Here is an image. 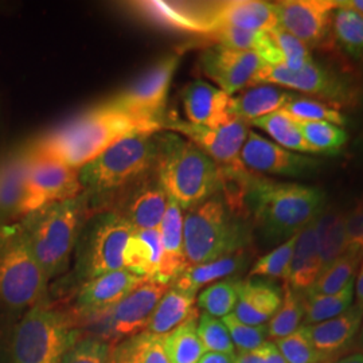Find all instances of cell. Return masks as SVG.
<instances>
[{
    "mask_svg": "<svg viewBox=\"0 0 363 363\" xmlns=\"http://www.w3.org/2000/svg\"><path fill=\"white\" fill-rule=\"evenodd\" d=\"M281 303L283 289L271 281L241 280L233 315L245 325H265L272 319Z\"/></svg>",
    "mask_w": 363,
    "mask_h": 363,
    "instance_id": "obj_24",
    "label": "cell"
},
{
    "mask_svg": "<svg viewBox=\"0 0 363 363\" xmlns=\"http://www.w3.org/2000/svg\"><path fill=\"white\" fill-rule=\"evenodd\" d=\"M274 345L288 363H327L335 361L315 349L303 325L294 334L274 340Z\"/></svg>",
    "mask_w": 363,
    "mask_h": 363,
    "instance_id": "obj_42",
    "label": "cell"
},
{
    "mask_svg": "<svg viewBox=\"0 0 363 363\" xmlns=\"http://www.w3.org/2000/svg\"><path fill=\"white\" fill-rule=\"evenodd\" d=\"M281 111L296 123L325 121L335 124L337 127H343L346 124V117L343 116L337 108L310 97L296 96Z\"/></svg>",
    "mask_w": 363,
    "mask_h": 363,
    "instance_id": "obj_40",
    "label": "cell"
},
{
    "mask_svg": "<svg viewBox=\"0 0 363 363\" xmlns=\"http://www.w3.org/2000/svg\"><path fill=\"white\" fill-rule=\"evenodd\" d=\"M183 217L184 216L181 206L169 199L166 214L159 226L162 241V261L156 279L169 286L189 268L184 253Z\"/></svg>",
    "mask_w": 363,
    "mask_h": 363,
    "instance_id": "obj_25",
    "label": "cell"
},
{
    "mask_svg": "<svg viewBox=\"0 0 363 363\" xmlns=\"http://www.w3.org/2000/svg\"><path fill=\"white\" fill-rule=\"evenodd\" d=\"M84 193L77 169L30 155L22 218L39 208L65 202Z\"/></svg>",
    "mask_w": 363,
    "mask_h": 363,
    "instance_id": "obj_13",
    "label": "cell"
},
{
    "mask_svg": "<svg viewBox=\"0 0 363 363\" xmlns=\"http://www.w3.org/2000/svg\"><path fill=\"white\" fill-rule=\"evenodd\" d=\"M363 261V256L346 252L339 259L325 269L318 277V280L307 291L303 292L304 296H316V295H334L342 291L345 286L355 279L359 264Z\"/></svg>",
    "mask_w": 363,
    "mask_h": 363,
    "instance_id": "obj_34",
    "label": "cell"
},
{
    "mask_svg": "<svg viewBox=\"0 0 363 363\" xmlns=\"http://www.w3.org/2000/svg\"><path fill=\"white\" fill-rule=\"evenodd\" d=\"M183 237L189 267L245 250L250 241L242 216L234 213L218 193L187 210Z\"/></svg>",
    "mask_w": 363,
    "mask_h": 363,
    "instance_id": "obj_7",
    "label": "cell"
},
{
    "mask_svg": "<svg viewBox=\"0 0 363 363\" xmlns=\"http://www.w3.org/2000/svg\"><path fill=\"white\" fill-rule=\"evenodd\" d=\"M163 128L179 133L210 156L220 169H247L241 163V150L247 142L249 127L241 120H233L218 128L195 125L175 120L164 123Z\"/></svg>",
    "mask_w": 363,
    "mask_h": 363,
    "instance_id": "obj_14",
    "label": "cell"
},
{
    "mask_svg": "<svg viewBox=\"0 0 363 363\" xmlns=\"http://www.w3.org/2000/svg\"><path fill=\"white\" fill-rule=\"evenodd\" d=\"M82 337L69 307L43 298L13 327L10 363H61Z\"/></svg>",
    "mask_w": 363,
    "mask_h": 363,
    "instance_id": "obj_6",
    "label": "cell"
},
{
    "mask_svg": "<svg viewBox=\"0 0 363 363\" xmlns=\"http://www.w3.org/2000/svg\"><path fill=\"white\" fill-rule=\"evenodd\" d=\"M304 320L303 292L294 291L288 284L283 286V303L268 322V337L273 340L294 334Z\"/></svg>",
    "mask_w": 363,
    "mask_h": 363,
    "instance_id": "obj_37",
    "label": "cell"
},
{
    "mask_svg": "<svg viewBox=\"0 0 363 363\" xmlns=\"http://www.w3.org/2000/svg\"><path fill=\"white\" fill-rule=\"evenodd\" d=\"M13 328L0 325V363H10V349Z\"/></svg>",
    "mask_w": 363,
    "mask_h": 363,
    "instance_id": "obj_51",
    "label": "cell"
},
{
    "mask_svg": "<svg viewBox=\"0 0 363 363\" xmlns=\"http://www.w3.org/2000/svg\"><path fill=\"white\" fill-rule=\"evenodd\" d=\"M133 229L117 211L97 214L77 242L76 276L82 283L124 268V250Z\"/></svg>",
    "mask_w": 363,
    "mask_h": 363,
    "instance_id": "obj_9",
    "label": "cell"
},
{
    "mask_svg": "<svg viewBox=\"0 0 363 363\" xmlns=\"http://www.w3.org/2000/svg\"><path fill=\"white\" fill-rule=\"evenodd\" d=\"M217 45L234 50L253 52L259 55L267 40L268 31H249L234 27H217L206 34Z\"/></svg>",
    "mask_w": 363,
    "mask_h": 363,
    "instance_id": "obj_43",
    "label": "cell"
},
{
    "mask_svg": "<svg viewBox=\"0 0 363 363\" xmlns=\"http://www.w3.org/2000/svg\"><path fill=\"white\" fill-rule=\"evenodd\" d=\"M240 159L250 172L283 177H301L320 166L318 159L288 151L253 130H249Z\"/></svg>",
    "mask_w": 363,
    "mask_h": 363,
    "instance_id": "obj_17",
    "label": "cell"
},
{
    "mask_svg": "<svg viewBox=\"0 0 363 363\" xmlns=\"http://www.w3.org/2000/svg\"><path fill=\"white\" fill-rule=\"evenodd\" d=\"M48 284L19 220L0 223V325L13 328L49 296Z\"/></svg>",
    "mask_w": 363,
    "mask_h": 363,
    "instance_id": "obj_3",
    "label": "cell"
},
{
    "mask_svg": "<svg viewBox=\"0 0 363 363\" xmlns=\"http://www.w3.org/2000/svg\"><path fill=\"white\" fill-rule=\"evenodd\" d=\"M162 261L159 229L130 234L124 250V268L144 279L156 280Z\"/></svg>",
    "mask_w": 363,
    "mask_h": 363,
    "instance_id": "obj_30",
    "label": "cell"
},
{
    "mask_svg": "<svg viewBox=\"0 0 363 363\" xmlns=\"http://www.w3.org/2000/svg\"><path fill=\"white\" fill-rule=\"evenodd\" d=\"M145 280L147 279L142 276L123 268L82 283L73 306H69V310L77 320L81 334L96 318L113 308Z\"/></svg>",
    "mask_w": 363,
    "mask_h": 363,
    "instance_id": "obj_15",
    "label": "cell"
},
{
    "mask_svg": "<svg viewBox=\"0 0 363 363\" xmlns=\"http://www.w3.org/2000/svg\"><path fill=\"white\" fill-rule=\"evenodd\" d=\"M181 96L187 121L191 124L218 128L235 120L229 111L230 96L206 81L190 82Z\"/></svg>",
    "mask_w": 363,
    "mask_h": 363,
    "instance_id": "obj_21",
    "label": "cell"
},
{
    "mask_svg": "<svg viewBox=\"0 0 363 363\" xmlns=\"http://www.w3.org/2000/svg\"><path fill=\"white\" fill-rule=\"evenodd\" d=\"M295 97V93L274 85H257L232 96L229 111L234 118L249 124L256 118L281 111Z\"/></svg>",
    "mask_w": 363,
    "mask_h": 363,
    "instance_id": "obj_26",
    "label": "cell"
},
{
    "mask_svg": "<svg viewBox=\"0 0 363 363\" xmlns=\"http://www.w3.org/2000/svg\"><path fill=\"white\" fill-rule=\"evenodd\" d=\"M362 148H363V142H362Z\"/></svg>",
    "mask_w": 363,
    "mask_h": 363,
    "instance_id": "obj_57",
    "label": "cell"
},
{
    "mask_svg": "<svg viewBox=\"0 0 363 363\" xmlns=\"http://www.w3.org/2000/svg\"><path fill=\"white\" fill-rule=\"evenodd\" d=\"M222 322L229 331L234 347L240 352L256 350L265 342H268L267 340L268 339L267 325H245V323L240 322L233 313L222 318Z\"/></svg>",
    "mask_w": 363,
    "mask_h": 363,
    "instance_id": "obj_46",
    "label": "cell"
},
{
    "mask_svg": "<svg viewBox=\"0 0 363 363\" xmlns=\"http://www.w3.org/2000/svg\"><path fill=\"white\" fill-rule=\"evenodd\" d=\"M195 303L196 295L169 286L166 295L157 303L144 331L155 337H166L187 320L199 316Z\"/></svg>",
    "mask_w": 363,
    "mask_h": 363,
    "instance_id": "obj_27",
    "label": "cell"
},
{
    "mask_svg": "<svg viewBox=\"0 0 363 363\" xmlns=\"http://www.w3.org/2000/svg\"><path fill=\"white\" fill-rule=\"evenodd\" d=\"M304 296V295H303ZM355 298V279L334 295L304 296L303 325H316L347 311Z\"/></svg>",
    "mask_w": 363,
    "mask_h": 363,
    "instance_id": "obj_33",
    "label": "cell"
},
{
    "mask_svg": "<svg viewBox=\"0 0 363 363\" xmlns=\"http://www.w3.org/2000/svg\"><path fill=\"white\" fill-rule=\"evenodd\" d=\"M347 252L363 256V199L357 203L347 216H345Z\"/></svg>",
    "mask_w": 363,
    "mask_h": 363,
    "instance_id": "obj_48",
    "label": "cell"
},
{
    "mask_svg": "<svg viewBox=\"0 0 363 363\" xmlns=\"http://www.w3.org/2000/svg\"><path fill=\"white\" fill-rule=\"evenodd\" d=\"M198 337L202 342L203 350L206 352H223V354H235L232 337L222 319L214 318L208 313H199L198 325H196Z\"/></svg>",
    "mask_w": 363,
    "mask_h": 363,
    "instance_id": "obj_44",
    "label": "cell"
},
{
    "mask_svg": "<svg viewBox=\"0 0 363 363\" xmlns=\"http://www.w3.org/2000/svg\"><path fill=\"white\" fill-rule=\"evenodd\" d=\"M296 123V121H295ZM313 155H337L347 143V132L342 127L325 121L296 123Z\"/></svg>",
    "mask_w": 363,
    "mask_h": 363,
    "instance_id": "obj_38",
    "label": "cell"
},
{
    "mask_svg": "<svg viewBox=\"0 0 363 363\" xmlns=\"http://www.w3.org/2000/svg\"><path fill=\"white\" fill-rule=\"evenodd\" d=\"M340 3L350 7L352 10H355L357 13H361L363 16V0H343Z\"/></svg>",
    "mask_w": 363,
    "mask_h": 363,
    "instance_id": "obj_55",
    "label": "cell"
},
{
    "mask_svg": "<svg viewBox=\"0 0 363 363\" xmlns=\"http://www.w3.org/2000/svg\"><path fill=\"white\" fill-rule=\"evenodd\" d=\"M156 177L169 199L190 210L217 194L220 166L181 135L156 133Z\"/></svg>",
    "mask_w": 363,
    "mask_h": 363,
    "instance_id": "obj_4",
    "label": "cell"
},
{
    "mask_svg": "<svg viewBox=\"0 0 363 363\" xmlns=\"http://www.w3.org/2000/svg\"><path fill=\"white\" fill-rule=\"evenodd\" d=\"M257 85H274L286 91L310 94L334 108L352 104L355 99V91L347 79L334 70L325 69L315 60L298 70H291L284 65L264 64L253 78L250 88Z\"/></svg>",
    "mask_w": 363,
    "mask_h": 363,
    "instance_id": "obj_11",
    "label": "cell"
},
{
    "mask_svg": "<svg viewBox=\"0 0 363 363\" xmlns=\"http://www.w3.org/2000/svg\"><path fill=\"white\" fill-rule=\"evenodd\" d=\"M169 284L147 279L113 308L96 318L82 330V335L94 337L111 345L143 333L160 298Z\"/></svg>",
    "mask_w": 363,
    "mask_h": 363,
    "instance_id": "obj_10",
    "label": "cell"
},
{
    "mask_svg": "<svg viewBox=\"0 0 363 363\" xmlns=\"http://www.w3.org/2000/svg\"><path fill=\"white\" fill-rule=\"evenodd\" d=\"M235 363H288L274 342H265L259 349L235 355Z\"/></svg>",
    "mask_w": 363,
    "mask_h": 363,
    "instance_id": "obj_49",
    "label": "cell"
},
{
    "mask_svg": "<svg viewBox=\"0 0 363 363\" xmlns=\"http://www.w3.org/2000/svg\"><path fill=\"white\" fill-rule=\"evenodd\" d=\"M28 163L27 144L0 155V223L21 220L23 216Z\"/></svg>",
    "mask_w": 363,
    "mask_h": 363,
    "instance_id": "obj_20",
    "label": "cell"
},
{
    "mask_svg": "<svg viewBox=\"0 0 363 363\" xmlns=\"http://www.w3.org/2000/svg\"><path fill=\"white\" fill-rule=\"evenodd\" d=\"M237 354H223V352H206L202 355L198 363H235Z\"/></svg>",
    "mask_w": 363,
    "mask_h": 363,
    "instance_id": "obj_52",
    "label": "cell"
},
{
    "mask_svg": "<svg viewBox=\"0 0 363 363\" xmlns=\"http://www.w3.org/2000/svg\"><path fill=\"white\" fill-rule=\"evenodd\" d=\"M355 298H357V304L363 307V264L361 271L358 273V277L355 279Z\"/></svg>",
    "mask_w": 363,
    "mask_h": 363,
    "instance_id": "obj_53",
    "label": "cell"
},
{
    "mask_svg": "<svg viewBox=\"0 0 363 363\" xmlns=\"http://www.w3.org/2000/svg\"><path fill=\"white\" fill-rule=\"evenodd\" d=\"M247 253L241 250L206 264L189 267L171 286L196 295L202 286L234 277L247 267Z\"/></svg>",
    "mask_w": 363,
    "mask_h": 363,
    "instance_id": "obj_29",
    "label": "cell"
},
{
    "mask_svg": "<svg viewBox=\"0 0 363 363\" xmlns=\"http://www.w3.org/2000/svg\"><path fill=\"white\" fill-rule=\"evenodd\" d=\"M249 124L268 133L272 138V142L288 151L313 155L311 147L304 140L298 124L291 117L286 116L283 111H277L271 115L259 117L250 121Z\"/></svg>",
    "mask_w": 363,
    "mask_h": 363,
    "instance_id": "obj_32",
    "label": "cell"
},
{
    "mask_svg": "<svg viewBox=\"0 0 363 363\" xmlns=\"http://www.w3.org/2000/svg\"><path fill=\"white\" fill-rule=\"evenodd\" d=\"M331 363H363V354H351L347 357L335 359Z\"/></svg>",
    "mask_w": 363,
    "mask_h": 363,
    "instance_id": "obj_54",
    "label": "cell"
},
{
    "mask_svg": "<svg viewBox=\"0 0 363 363\" xmlns=\"http://www.w3.org/2000/svg\"><path fill=\"white\" fill-rule=\"evenodd\" d=\"M179 61L178 54L164 57L125 89L108 99L104 104L133 116L148 117L166 123L163 113Z\"/></svg>",
    "mask_w": 363,
    "mask_h": 363,
    "instance_id": "obj_12",
    "label": "cell"
},
{
    "mask_svg": "<svg viewBox=\"0 0 363 363\" xmlns=\"http://www.w3.org/2000/svg\"><path fill=\"white\" fill-rule=\"evenodd\" d=\"M198 318L187 320L163 337L169 362L198 363L205 354L196 331Z\"/></svg>",
    "mask_w": 363,
    "mask_h": 363,
    "instance_id": "obj_35",
    "label": "cell"
},
{
    "mask_svg": "<svg viewBox=\"0 0 363 363\" xmlns=\"http://www.w3.org/2000/svg\"><path fill=\"white\" fill-rule=\"evenodd\" d=\"M269 35L283 57V65L288 69L298 70L313 61L311 49L284 28L274 27L269 31Z\"/></svg>",
    "mask_w": 363,
    "mask_h": 363,
    "instance_id": "obj_45",
    "label": "cell"
},
{
    "mask_svg": "<svg viewBox=\"0 0 363 363\" xmlns=\"http://www.w3.org/2000/svg\"><path fill=\"white\" fill-rule=\"evenodd\" d=\"M164 337L152 335L144 347L140 363H171L164 349Z\"/></svg>",
    "mask_w": 363,
    "mask_h": 363,
    "instance_id": "obj_50",
    "label": "cell"
},
{
    "mask_svg": "<svg viewBox=\"0 0 363 363\" xmlns=\"http://www.w3.org/2000/svg\"><path fill=\"white\" fill-rule=\"evenodd\" d=\"M298 234L288 238L281 245L274 247L265 256L259 257L252 267L249 276L250 277H269V279H281L286 284L291 259L296 245Z\"/></svg>",
    "mask_w": 363,
    "mask_h": 363,
    "instance_id": "obj_41",
    "label": "cell"
},
{
    "mask_svg": "<svg viewBox=\"0 0 363 363\" xmlns=\"http://www.w3.org/2000/svg\"><path fill=\"white\" fill-rule=\"evenodd\" d=\"M313 223L322 257V272H325L347 252L345 214L337 210H323Z\"/></svg>",
    "mask_w": 363,
    "mask_h": 363,
    "instance_id": "obj_31",
    "label": "cell"
},
{
    "mask_svg": "<svg viewBox=\"0 0 363 363\" xmlns=\"http://www.w3.org/2000/svg\"><path fill=\"white\" fill-rule=\"evenodd\" d=\"M164 121L133 116L108 105L94 106L27 144L30 155L79 169L133 133H156Z\"/></svg>",
    "mask_w": 363,
    "mask_h": 363,
    "instance_id": "obj_1",
    "label": "cell"
},
{
    "mask_svg": "<svg viewBox=\"0 0 363 363\" xmlns=\"http://www.w3.org/2000/svg\"><path fill=\"white\" fill-rule=\"evenodd\" d=\"M112 345L99 337H82L66 351L61 363H108Z\"/></svg>",
    "mask_w": 363,
    "mask_h": 363,
    "instance_id": "obj_47",
    "label": "cell"
},
{
    "mask_svg": "<svg viewBox=\"0 0 363 363\" xmlns=\"http://www.w3.org/2000/svg\"><path fill=\"white\" fill-rule=\"evenodd\" d=\"M358 345H359V347H362L363 349V323L362 327H361V331H359V334H358Z\"/></svg>",
    "mask_w": 363,
    "mask_h": 363,
    "instance_id": "obj_56",
    "label": "cell"
},
{
    "mask_svg": "<svg viewBox=\"0 0 363 363\" xmlns=\"http://www.w3.org/2000/svg\"><path fill=\"white\" fill-rule=\"evenodd\" d=\"M362 323L363 307L355 303L337 318L316 325H303L315 349L331 359H337V355L347 350L358 337Z\"/></svg>",
    "mask_w": 363,
    "mask_h": 363,
    "instance_id": "obj_23",
    "label": "cell"
},
{
    "mask_svg": "<svg viewBox=\"0 0 363 363\" xmlns=\"http://www.w3.org/2000/svg\"><path fill=\"white\" fill-rule=\"evenodd\" d=\"M272 7L279 26L315 48L331 33L337 0H283L273 1Z\"/></svg>",
    "mask_w": 363,
    "mask_h": 363,
    "instance_id": "obj_16",
    "label": "cell"
},
{
    "mask_svg": "<svg viewBox=\"0 0 363 363\" xmlns=\"http://www.w3.org/2000/svg\"><path fill=\"white\" fill-rule=\"evenodd\" d=\"M322 269V257L312 220L298 234L286 284L294 291L304 292L318 280Z\"/></svg>",
    "mask_w": 363,
    "mask_h": 363,
    "instance_id": "obj_28",
    "label": "cell"
},
{
    "mask_svg": "<svg viewBox=\"0 0 363 363\" xmlns=\"http://www.w3.org/2000/svg\"><path fill=\"white\" fill-rule=\"evenodd\" d=\"M89 195L39 208L21 218L30 247L48 280L69 268L70 256L77 247L85 226Z\"/></svg>",
    "mask_w": 363,
    "mask_h": 363,
    "instance_id": "obj_5",
    "label": "cell"
},
{
    "mask_svg": "<svg viewBox=\"0 0 363 363\" xmlns=\"http://www.w3.org/2000/svg\"><path fill=\"white\" fill-rule=\"evenodd\" d=\"M156 133L130 135L78 169L84 191L88 195L113 193L155 169Z\"/></svg>",
    "mask_w": 363,
    "mask_h": 363,
    "instance_id": "obj_8",
    "label": "cell"
},
{
    "mask_svg": "<svg viewBox=\"0 0 363 363\" xmlns=\"http://www.w3.org/2000/svg\"><path fill=\"white\" fill-rule=\"evenodd\" d=\"M331 31L345 52L352 57H363V16L337 0V10L333 15Z\"/></svg>",
    "mask_w": 363,
    "mask_h": 363,
    "instance_id": "obj_36",
    "label": "cell"
},
{
    "mask_svg": "<svg viewBox=\"0 0 363 363\" xmlns=\"http://www.w3.org/2000/svg\"><path fill=\"white\" fill-rule=\"evenodd\" d=\"M325 193L313 186L265 179L250 174L245 208L269 241H286L316 220L325 208Z\"/></svg>",
    "mask_w": 363,
    "mask_h": 363,
    "instance_id": "obj_2",
    "label": "cell"
},
{
    "mask_svg": "<svg viewBox=\"0 0 363 363\" xmlns=\"http://www.w3.org/2000/svg\"><path fill=\"white\" fill-rule=\"evenodd\" d=\"M199 64L203 74L230 97L250 88L256 73L264 65L256 52L234 50L220 45L210 46L202 52Z\"/></svg>",
    "mask_w": 363,
    "mask_h": 363,
    "instance_id": "obj_18",
    "label": "cell"
},
{
    "mask_svg": "<svg viewBox=\"0 0 363 363\" xmlns=\"http://www.w3.org/2000/svg\"><path fill=\"white\" fill-rule=\"evenodd\" d=\"M327 363H331V362H327Z\"/></svg>",
    "mask_w": 363,
    "mask_h": 363,
    "instance_id": "obj_58",
    "label": "cell"
},
{
    "mask_svg": "<svg viewBox=\"0 0 363 363\" xmlns=\"http://www.w3.org/2000/svg\"><path fill=\"white\" fill-rule=\"evenodd\" d=\"M241 280L229 277L205 288L196 298V306L205 313L214 318H225L233 313Z\"/></svg>",
    "mask_w": 363,
    "mask_h": 363,
    "instance_id": "obj_39",
    "label": "cell"
},
{
    "mask_svg": "<svg viewBox=\"0 0 363 363\" xmlns=\"http://www.w3.org/2000/svg\"><path fill=\"white\" fill-rule=\"evenodd\" d=\"M169 195L155 178L136 184L125 199L120 213L130 223L133 232L159 229L169 206Z\"/></svg>",
    "mask_w": 363,
    "mask_h": 363,
    "instance_id": "obj_22",
    "label": "cell"
},
{
    "mask_svg": "<svg viewBox=\"0 0 363 363\" xmlns=\"http://www.w3.org/2000/svg\"><path fill=\"white\" fill-rule=\"evenodd\" d=\"M202 34L217 27H234L249 31H271L279 26L272 3L259 0H232L196 7Z\"/></svg>",
    "mask_w": 363,
    "mask_h": 363,
    "instance_id": "obj_19",
    "label": "cell"
}]
</instances>
